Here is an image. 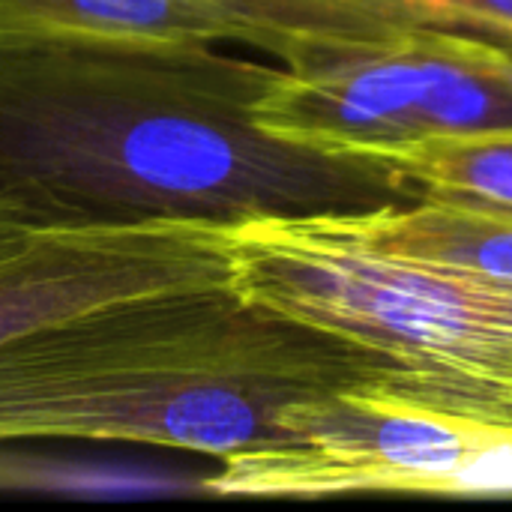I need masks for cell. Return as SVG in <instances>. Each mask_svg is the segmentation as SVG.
I'll list each match as a JSON object with an SVG mask.
<instances>
[{
    "instance_id": "obj_3",
    "label": "cell",
    "mask_w": 512,
    "mask_h": 512,
    "mask_svg": "<svg viewBox=\"0 0 512 512\" xmlns=\"http://www.w3.org/2000/svg\"><path fill=\"white\" fill-rule=\"evenodd\" d=\"M228 285L339 345L351 396L512 435V282L387 252L345 210L225 225Z\"/></svg>"
},
{
    "instance_id": "obj_1",
    "label": "cell",
    "mask_w": 512,
    "mask_h": 512,
    "mask_svg": "<svg viewBox=\"0 0 512 512\" xmlns=\"http://www.w3.org/2000/svg\"><path fill=\"white\" fill-rule=\"evenodd\" d=\"M273 66L204 48H0V198L39 228L366 210L381 168L270 138L252 105Z\"/></svg>"
},
{
    "instance_id": "obj_6",
    "label": "cell",
    "mask_w": 512,
    "mask_h": 512,
    "mask_svg": "<svg viewBox=\"0 0 512 512\" xmlns=\"http://www.w3.org/2000/svg\"><path fill=\"white\" fill-rule=\"evenodd\" d=\"M228 273L225 225L42 228L0 264V345L114 300L228 285Z\"/></svg>"
},
{
    "instance_id": "obj_4",
    "label": "cell",
    "mask_w": 512,
    "mask_h": 512,
    "mask_svg": "<svg viewBox=\"0 0 512 512\" xmlns=\"http://www.w3.org/2000/svg\"><path fill=\"white\" fill-rule=\"evenodd\" d=\"M252 120L276 141L384 171L432 138L512 135V87L441 42H420L276 69Z\"/></svg>"
},
{
    "instance_id": "obj_9",
    "label": "cell",
    "mask_w": 512,
    "mask_h": 512,
    "mask_svg": "<svg viewBox=\"0 0 512 512\" xmlns=\"http://www.w3.org/2000/svg\"><path fill=\"white\" fill-rule=\"evenodd\" d=\"M363 240L408 258L441 261L512 282V213L417 198V204H378L345 210Z\"/></svg>"
},
{
    "instance_id": "obj_13",
    "label": "cell",
    "mask_w": 512,
    "mask_h": 512,
    "mask_svg": "<svg viewBox=\"0 0 512 512\" xmlns=\"http://www.w3.org/2000/svg\"><path fill=\"white\" fill-rule=\"evenodd\" d=\"M429 42H441L444 48H450L462 60H471L483 69H489L492 75H498L501 81H507L512 87V57H507V54L492 51V48L477 45V42H468V39H429Z\"/></svg>"
},
{
    "instance_id": "obj_2",
    "label": "cell",
    "mask_w": 512,
    "mask_h": 512,
    "mask_svg": "<svg viewBox=\"0 0 512 512\" xmlns=\"http://www.w3.org/2000/svg\"><path fill=\"white\" fill-rule=\"evenodd\" d=\"M351 396L339 345L231 285L114 300L0 345V441H129L234 459L288 405Z\"/></svg>"
},
{
    "instance_id": "obj_7",
    "label": "cell",
    "mask_w": 512,
    "mask_h": 512,
    "mask_svg": "<svg viewBox=\"0 0 512 512\" xmlns=\"http://www.w3.org/2000/svg\"><path fill=\"white\" fill-rule=\"evenodd\" d=\"M243 45L309 66L429 39H468L512 57V0H225Z\"/></svg>"
},
{
    "instance_id": "obj_5",
    "label": "cell",
    "mask_w": 512,
    "mask_h": 512,
    "mask_svg": "<svg viewBox=\"0 0 512 512\" xmlns=\"http://www.w3.org/2000/svg\"><path fill=\"white\" fill-rule=\"evenodd\" d=\"M492 435L387 408L357 396H315L288 405L282 441L219 462L204 480L216 495L321 498L351 492H435Z\"/></svg>"
},
{
    "instance_id": "obj_8",
    "label": "cell",
    "mask_w": 512,
    "mask_h": 512,
    "mask_svg": "<svg viewBox=\"0 0 512 512\" xmlns=\"http://www.w3.org/2000/svg\"><path fill=\"white\" fill-rule=\"evenodd\" d=\"M225 0H0V48L75 42L135 48L243 45Z\"/></svg>"
},
{
    "instance_id": "obj_11",
    "label": "cell",
    "mask_w": 512,
    "mask_h": 512,
    "mask_svg": "<svg viewBox=\"0 0 512 512\" xmlns=\"http://www.w3.org/2000/svg\"><path fill=\"white\" fill-rule=\"evenodd\" d=\"M444 495H512V435L480 441L447 480Z\"/></svg>"
},
{
    "instance_id": "obj_12",
    "label": "cell",
    "mask_w": 512,
    "mask_h": 512,
    "mask_svg": "<svg viewBox=\"0 0 512 512\" xmlns=\"http://www.w3.org/2000/svg\"><path fill=\"white\" fill-rule=\"evenodd\" d=\"M36 231H42V228L30 219V213L24 207L0 198V264L21 255L30 246V240L36 237Z\"/></svg>"
},
{
    "instance_id": "obj_10",
    "label": "cell",
    "mask_w": 512,
    "mask_h": 512,
    "mask_svg": "<svg viewBox=\"0 0 512 512\" xmlns=\"http://www.w3.org/2000/svg\"><path fill=\"white\" fill-rule=\"evenodd\" d=\"M384 171L420 198L512 213V135L432 138L393 156Z\"/></svg>"
}]
</instances>
